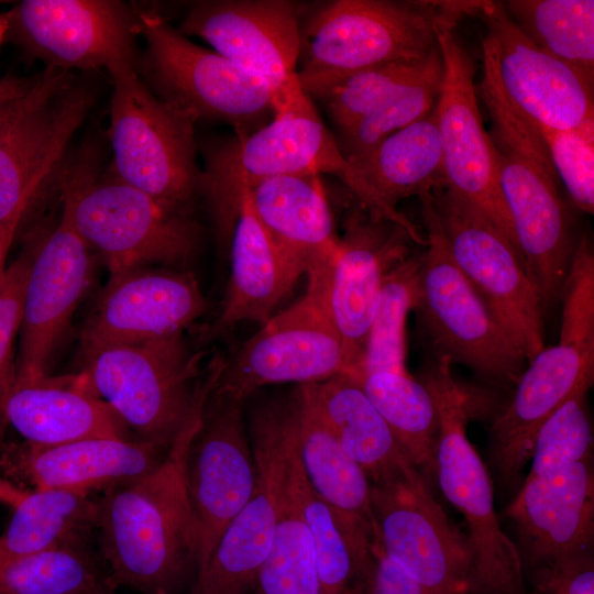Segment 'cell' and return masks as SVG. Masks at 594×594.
<instances>
[{
    "label": "cell",
    "instance_id": "cell-1",
    "mask_svg": "<svg viewBox=\"0 0 594 594\" xmlns=\"http://www.w3.org/2000/svg\"><path fill=\"white\" fill-rule=\"evenodd\" d=\"M205 381L199 399L164 460L144 475L105 492L96 531L113 587L140 594H176L197 572V538L186 485V455L204 405L216 385Z\"/></svg>",
    "mask_w": 594,
    "mask_h": 594
},
{
    "label": "cell",
    "instance_id": "cell-2",
    "mask_svg": "<svg viewBox=\"0 0 594 594\" xmlns=\"http://www.w3.org/2000/svg\"><path fill=\"white\" fill-rule=\"evenodd\" d=\"M444 358H428L418 380L438 415L436 472L442 494L463 516L472 551L469 594H528L522 561L498 520L490 473L466 433L472 397Z\"/></svg>",
    "mask_w": 594,
    "mask_h": 594
},
{
    "label": "cell",
    "instance_id": "cell-3",
    "mask_svg": "<svg viewBox=\"0 0 594 594\" xmlns=\"http://www.w3.org/2000/svg\"><path fill=\"white\" fill-rule=\"evenodd\" d=\"M444 16L431 1H332L301 23L298 81L314 99L360 70L424 59L438 47Z\"/></svg>",
    "mask_w": 594,
    "mask_h": 594
},
{
    "label": "cell",
    "instance_id": "cell-4",
    "mask_svg": "<svg viewBox=\"0 0 594 594\" xmlns=\"http://www.w3.org/2000/svg\"><path fill=\"white\" fill-rule=\"evenodd\" d=\"M90 388L136 433L170 447L189 419L205 384L201 353L183 332L118 343L82 355Z\"/></svg>",
    "mask_w": 594,
    "mask_h": 594
},
{
    "label": "cell",
    "instance_id": "cell-5",
    "mask_svg": "<svg viewBox=\"0 0 594 594\" xmlns=\"http://www.w3.org/2000/svg\"><path fill=\"white\" fill-rule=\"evenodd\" d=\"M419 200L427 250L415 310L430 356L463 364L495 384H516L524 354L455 264L430 194Z\"/></svg>",
    "mask_w": 594,
    "mask_h": 594
},
{
    "label": "cell",
    "instance_id": "cell-6",
    "mask_svg": "<svg viewBox=\"0 0 594 594\" xmlns=\"http://www.w3.org/2000/svg\"><path fill=\"white\" fill-rule=\"evenodd\" d=\"M145 50L139 74L160 98L190 116L231 125L235 138L263 127L282 106L260 76L191 42L156 12L136 11Z\"/></svg>",
    "mask_w": 594,
    "mask_h": 594
},
{
    "label": "cell",
    "instance_id": "cell-7",
    "mask_svg": "<svg viewBox=\"0 0 594 594\" xmlns=\"http://www.w3.org/2000/svg\"><path fill=\"white\" fill-rule=\"evenodd\" d=\"M62 215L107 265L110 275L143 266L183 264L195 254L199 227L185 209L162 202L116 175L86 170L67 180Z\"/></svg>",
    "mask_w": 594,
    "mask_h": 594
},
{
    "label": "cell",
    "instance_id": "cell-8",
    "mask_svg": "<svg viewBox=\"0 0 594 594\" xmlns=\"http://www.w3.org/2000/svg\"><path fill=\"white\" fill-rule=\"evenodd\" d=\"M109 75L113 174L162 202L185 209L201 186L196 121L154 94L138 68Z\"/></svg>",
    "mask_w": 594,
    "mask_h": 594
},
{
    "label": "cell",
    "instance_id": "cell-9",
    "mask_svg": "<svg viewBox=\"0 0 594 594\" xmlns=\"http://www.w3.org/2000/svg\"><path fill=\"white\" fill-rule=\"evenodd\" d=\"M320 174L340 178L354 193L350 163L298 81L268 123L208 150L200 191L218 211L242 186L277 176Z\"/></svg>",
    "mask_w": 594,
    "mask_h": 594
},
{
    "label": "cell",
    "instance_id": "cell-10",
    "mask_svg": "<svg viewBox=\"0 0 594 594\" xmlns=\"http://www.w3.org/2000/svg\"><path fill=\"white\" fill-rule=\"evenodd\" d=\"M429 194L455 264L530 361L544 348V312L520 254L482 211L448 187Z\"/></svg>",
    "mask_w": 594,
    "mask_h": 594
},
{
    "label": "cell",
    "instance_id": "cell-11",
    "mask_svg": "<svg viewBox=\"0 0 594 594\" xmlns=\"http://www.w3.org/2000/svg\"><path fill=\"white\" fill-rule=\"evenodd\" d=\"M3 21L8 37L45 68L139 69L136 10L122 1L24 0Z\"/></svg>",
    "mask_w": 594,
    "mask_h": 594
},
{
    "label": "cell",
    "instance_id": "cell-12",
    "mask_svg": "<svg viewBox=\"0 0 594 594\" xmlns=\"http://www.w3.org/2000/svg\"><path fill=\"white\" fill-rule=\"evenodd\" d=\"M376 537L387 558L427 594H469L472 551L417 470L371 484Z\"/></svg>",
    "mask_w": 594,
    "mask_h": 594
},
{
    "label": "cell",
    "instance_id": "cell-13",
    "mask_svg": "<svg viewBox=\"0 0 594 594\" xmlns=\"http://www.w3.org/2000/svg\"><path fill=\"white\" fill-rule=\"evenodd\" d=\"M95 101L72 73L45 68L0 129V222L26 212Z\"/></svg>",
    "mask_w": 594,
    "mask_h": 594
},
{
    "label": "cell",
    "instance_id": "cell-14",
    "mask_svg": "<svg viewBox=\"0 0 594 594\" xmlns=\"http://www.w3.org/2000/svg\"><path fill=\"white\" fill-rule=\"evenodd\" d=\"M453 24L443 18L436 26L443 74L435 108L446 187L482 211L518 251L498 184L496 151L476 98L475 66Z\"/></svg>",
    "mask_w": 594,
    "mask_h": 594
},
{
    "label": "cell",
    "instance_id": "cell-15",
    "mask_svg": "<svg viewBox=\"0 0 594 594\" xmlns=\"http://www.w3.org/2000/svg\"><path fill=\"white\" fill-rule=\"evenodd\" d=\"M348 373L341 338L311 287L226 360L215 391L244 402L267 384L317 383Z\"/></svg>",
    "mask_w": 594,
    "mask_h": 594
},
{
    "label": "cell",
    "instance_id": "cell-16",
    "mask_svg": "<svg viewBox=\"0 0 594 594\" xmlns=\"http://www.w3.org/2000/svg\"><path fill=\"white\" fill-rule=\"evenodd\" d=\"M242 405L213 387L187 451L186 485L196 528L197 572L256 487V463Z\"/></svg>",
    "mask_w": 594,
    "mask_h": 594
},
{
    "label": "cell",
    "instance_id": "cell-17",
    "mask_svg": "<svg viewBox=\"0 0 594 594\" xmlns=\"http://www.w3.org/2000/svg\"><path fill=\"white\" fill-rule=\"evenodd\" d=\"M470 14L486 28L487 61L512 106L537 129L575 130L594 122L593 87L535 45L503 2L474 1Z\"/></svg>",
    "mask_w": 594,
    "mask_h": 594
},
{
    "label": "cell",
    "instance_id": "cell-18",
    "mask_svg": "<svg viewBox=\"0 0 594 594\" xmlns=\"http://www.w3.org/2000/svg\"><path fill=\"white\" fill-rule=\"evenodd\" d=\"M298 413L295 389L288 397L258 405L251 414L250 441L267 458L277 507L272 549L254 594H321L314 540L293 476Z\"/></svg>",
    "mask_w": 594,
    "mask_h": 594
},
{
    "label": "cell",
    "instance_id": "cell-19",
    "mask_svg": "<svg viewBox=\"0 0 594 594\" xmlns=\"http://www.w3.org/2000/svg\"><path fill=\"white\" fill-rule=\"evenodd\" d=\"M92 275L91 250L65 216L48 234H37L23 294L16 382L47 375Z\"/></svg>",
    "mask_w": 594,
    "mask_h": 594
},
{
    "label": "cell",
    "instance_id": "cell-20",
    "mask_svg": "<svg viewBox=\"0 0 594 594\" xmlns=\"http://www.w3.org/2000/svg\"><path fill=\"white\" fill-rule=\"evenodd\" d=\"M352 220L329 263L308 275L343 345L348 373L361 371L367 337L387 272L408 252L414 240L402 226ZM415 242V241H414Z\"/></svg>",
    "mask_w": 594,
    "mask_h": 594
},
{
    "label": "cell",
    "instance_id": "cell-21",
    "mask_svg": "<svg viewBox=\"0 0 594 594\" xmlns=\"http://www.w3.org/2000/svg\"><path fill=\"white\" fill-rule=\"evenodd\" d=\"M299 18L298 7L286 0L199 1L178 31L205 40L216 53L266 80L283 105L298 82Z\"/></svg>",
    "mask_w": 594,
    "mask_h": 594
},
{
    "label": "cell",
    "instance_id": "cell-22",
    "mask_svg": "<svg viewBox=\"0 0 594 594\" xmlns=\"http://www.w3.org/2000/svg\"><path fill=\"white\" fill-rule=\"evenodd\" d=\"M207 306L191 273L143 266L111 274L81 330L82 355L183 332Z\"/></svg>",
    "mask_w": 594,
    "mask_h": 594
},
{
    "label": "cell",
    "instance_id": "cell-23",
    "mask_svg": "<svg viewBox=\"0 0 594 594\" xmlns=\"http://www.w3.org/2000/svg\"><path fill=\"white\" fill-rule=\"evenodd\" d=\"M495 151L498 184L517 248L546 316L560 300L576 245L558 191V175L532 160Z\"/></svg>",
    "mask_w": 594,
    "mask_h": 594
},
{
    "label": "cell",
    "instance_id": "cell-24",
    "mask_svg": "<svg viewBox=\"0 0 594 594\" xmlns=\"http://www.w3.org/2000/svg\"><path fill=\"white\" fill-rule=\"evenodd\" d=\"M521 372L509 402L490 430V459L503 482L525 468L535 436L546 419L579 388L592 386L594 346L558 344L543 348Z\"/></svg>",
    "mask_w": 594,
    "mask_h": 594
},
{
    "label": "cell",
    "instance_id": "cell-25",
    "mask_svg": "<svg viewBox=\"0 0 594 594\" xmlns=\"http://www.w3.org/2000/svg\"><path fill=\"white\" fill-rule=\"evenodd\" d=\"M506 514L519 538L525 572L563 554L593 550L592 459L528 475Z\"/></svg>",
    "mask_w": 594,
    "mask_h": 594
},
{
    "label": "cell",
    "instance_id": "cell-26",
    "mask_svg": "<svg viewBox=\"0 0 594 594\" xmlns=\"http://www.w3.org/2000/svg\"><path fill=\"white\" fill-rule=\"evenodd\" d=\"M170 447L130 438H89L52 446H7L0 466L33 488L89 494L108 491L156 468Z\"/></svg>",
    "mask_w": 594,
    "mask_h": 594
},
{
    "label": "cell",
    "instance_id": "cell-27",
    "mask_svg": "<svg viewBox=\"0 0 594 594\" xmlns=\"http://www.w3.org/2000/svg\"><path fill=\"white\" fill-rule=\"evenodd\" d=\"M346 160L355 179L354 194L369 209L370 218L402 226L415 242L426 244L417 227L397 211L396 205L446 186L436 108L369 151Z\"/></svg>",
    "mask_w": 594,
    "mask_h": 594
},
{
    "label": "cell",
    "instance_id": "cell-28",
    "mask_svg": "<svg viewBox=\"0 0 594 594\" xmlns=\"http://www.w3.org/2000/svg\"><path fill=\"white\" fill-rule=\"evenodd\" d=\"M231 235V277L219 317L206 338L229 332L241 321L264 324L301 274L283 256L256 218L244 187L218 213ZM228 227V228H229Z\"/></svg>",
    "mask_w": 594,
    "mask_h": 594
},
{
    "label": "cell",
    "instance_id": "cell-29",
    "mask_svg": "<svg viewBox=\"0 0 594 594\" xmlns=\"http://www.w3.org/2000/svg\"><path fill=\"white\" fill-rule=\"evenodd\" d=\"M242 187L265 231L301 275L329 263L339 239L320 176H277Z\"/></svg>",
    "mask_w": 594,
    "mask_h": 594
},
{
    "label": "cell",
    "instance_id": "cell-30",
    "mask_svg": "<svg viewBox=\"0 0 594 594\" xmlns=\"http://www.w3.org/2000/svg\"><path fill=\"white\" fill-rule=\"evenodd\" d=\"M7 419L25 442L59 444L89 438H129L127 426L84 375L15 382Z\"/></svg>",
    "mask_w": 594,
    "mask_h": 594
},
{
    "label": "cell",
    "instance_id": "cell-31",
    "mask_svg": "<svg viewBox=\"0 0 594 594\" xmlns=\"http://www.w3.org/2000/svg\"><path fill=\"white\" fill-rule=\"evenodd\" d=\"M346 454L371 484L393 481L416 469L358 382L343 373L300 385Z\"/></svg>",
    "mask_w": 594,
    "mask_h": 594
},
{
    "label": "cell",
    "instance_id": "cell-32",
    "mask_svg": "<svg viewBox=\"0 0 594 594\" xmlns=\"http://www.w3.org/2000/svg\"><path fill=\"white\" fill-rule=\"evenodd\" d=\"M257 470L255 491L222 532L191 594H253L271 552L277 518L271 468L263 450L252 443Z\"/></svg>",
    "mask_w": 594,
    "mask_h": 594
},
{
    "label": "cell",
    "instance_id": "cell-33",
    "mask_svg": "<svg viewBox=\"0 0 594 594\" xmlns=\"http://www.w3.org/2000/svg\"><path fill=\"white\" fill-rule=\"evenodd\" d=\"M297 388L298 450L305 475L346 528L371 547L376 535L371 509V482L363 469L343 450L301 386Z\"/></svg>",
    "mask_w": 594,
    "mask_h": 594
},
{
    "label": "cell",
    "instance_id": "cell-34",
    "mask_svg": "<svg viewBox=\"0 0 594 594\" xmlns=\"http://www.w3.org/2000/svg\"><path fill=\"white\" fill-rule=\"evenodd\" d=\"M12 509L11 519L0 535V562L87 542L96 529L98 502L89 494L33 488Z\"/></svg>",
    "mask_w": 594,
    "mask_h": 594
},
{
    "label": "cell",
    "instance_id": "cell-35",
    "mask_svg": "<svg viewBox=\"0 0 594 594\" xmlns=\"http://www.w3.org/2000/svg\"><path fill=\"white\" fill-rule=\"evenodd\" d=\"M351 376L429 482L436 472L439 421L427 387L408 373L380 371Z\"/></svg>",
    "mask_w": 594,
    "mask_h": 594
},
{
    "label": "cell",
    "instance_id": "cell-36",
    "mask_svg": "<svg viewBox=\"0 0 594 594\" xmlns=\"http://www.w3.org/2000/svg\"><path fill=\"white\" fill-rule=\"evenodd\" d=\"M503 4L535 45L594 87L593 0H508Z\"/></svg>",
    "mask_w": 594,
    "mask_h": 594
},
{
    "label": "cell",
    "instance_id": "cell-37",
    "mask_svg": "<svg viewBox=\"0 0 594 594\" xmlns=\"http://www.w3.org/2000/svg\"><path fill=\"white\" fill-rule=\"evenodd\" d=\"M422 258L424 252L408 254L385 275L364 361L361 371L353 375L380 371L407 373L406 321L418 301Z\"/></svg>",
    "mask_w": 594,
    "mask_h": 594
},
{
    "label": "cell",
    "instance_id": "cell-38",
    "mask_svg": "<svg viewBox=\"0 0 594 594\" xmlns=\"http://www.w3.org/2000/svg\"><path fill=\"white\" fill-rule=\"evenodd\" d=\"M107 579L87 542L0 562V594H75Z\"/></svg>",
    "mask_w": 594,
    "mask_h": 594
},
{
    "label": "cell",
    "instance_id": "cell-39",
    "mask_svg": "<svg viewBox=\"0 0 594 594\" xmlns=\"http://www.w3.org/2000/svg\"><path fill=\"white\" fill-rule=\"evenodd\" d=\"M441 61L439 47L420 61L392 62L354 73L315 98L342 133Z\"/></svg>",
    "mask_w": 594,
    "mask_h": 594
},
{
    "label": "cell",
    "instance_id": "cell-40",
    "mask_svg": "<svg viewBox=\"0 0 594 594\" xmlns=\"http://www.w3.org/2000/svg\"><path fill=\"white\" fill-rule=\"evenodd\" d=\"M443 74V62L435 64L420 78L403 87L393 97L340 133L338 141L348 158L374 147L388 135L426 117L435 107Z\"/></svg>",
    "mask_w": 594,
    "mask_h": 594
},
{
    "label": "cell",
    "instance_id": "cell-41",
    "mask_svg": "<svg viewBox=\"0 0 594 594\" xmlns=\"http://www.w3.org/2000/svg\"><path fill=\"white\" fill-rule=\"evenodd\" d=\"M591 386L579 388L538 429L529 476L592 459L593 429L587 406Z\"/></svg>",
    "mask_w": 594,
    "mask_h": 594
},
{
    "label": "cell",
    "instance_id": "cell-42",
    "mask_svg": "<svg viewBox=\"0 0 594 594\" xmlns=\"http://www.w3.org/2000/svg\"><path fill=\"white\" fill-rule=\"evenodd\" d=\"M36 241L37 234L31 238L0 279V455L7 447V403L16 382L14 342L20 330L24 287Z\"/></svg>",
    "mask_w": 594,
    "mask_h": 594
},
{
    "label": "cell",
    "instance_id": "cell-43",
    "mask_svg": "<svg viewBox=\"0 0 594 594\" xmlns=\"http://www.w3.org/2000/svg\"><path fill=\"white\" fill-rule=\"evenodd\" d=\"M574 205L594 212V122L575 130L538 129Z\"/></svg>",
    "mask_w": 594,
    "mask_h": 594
},
{
    "label": "cell",
    "instance_id": "cell-44",
    "mask_svg": "<svg viewBox=\"0 0 594 594\" xmlns=\"http://www.w3.org/2000/svg\"><path fill=\"white\" fill-rule=\"evenodd\" d=\"M560 300L559 342L594 346V253L587 237L575 245Z\"/></svg>",
    "mask_w": 594,
    "mask_h": 594
},
{
    "label": "cell",
    "instance_id": "cell-45",
    "mask_svg": "<svg viewBox=\"0 0 594 594\" xmlns=\"http://www.w3.org/2000/svg\"><path fill=\"white\" fill-rule=\"evenodd\" d=\"M529 579L528 594H594L593 550L571 552L536 565L529 570Z\"/></svg>",
    "mask_w": 594,
    "mask_h": 594
},
{
    "label": "cell",
    "instance_id": "cell-46",
    "mask_svg": "<svg viewBox=\"0 0 594 594\" xmlns=\"http://www.w3.org/2000/svg\"><path fill=\"white\" fill-rule=\"evenodd\" d=\"M361 594H427L384 553L375 535Z\"/></svg>",
    "mask_w": 594,
    "mask_h": 594
},
{
    "label": "cell",
    "instance_id": "cell-47",
    "mask_svg": "<svg viewBox=\"0 0 594 594\" xmlns=\"http://www.w3.org/2000/svg\"><path fill=\"white\" fill-rule=\"evenodd\" d=\"M35 79L36 76L26 78L12 75L0 78V107L25 95L35 82Z\"/></svg>",
    "mask_w": 594,
    "mask_h": 594
},
{
    "label": "cell",
    "instance_id": "cell-48",
    "mask_svg": "<svg viewBox=\"0 0 594 594\" xmlns=\"http://www.w3.org/2000/svg\"><path fill=\"white\" fill-rule=\"evenodd\" d=\"M24 215L25 212L0 222V279L7 268L4 267L6 258Z\"/></svg>",
    "mask_w": 594,
    "mask_h": 594
},
{
    "label": "cell",
    "instance_id": "cell-49",
    "mask_svg": "<svg viewBox=\"0 0 594 594\" xmlns=\"http://www.w3.org/2000/svg\"><path fill=\"white\" fill-rule=\"evenodd\" d=\"M23 490L11 481L0 479V503L14 507L26 494Z\"/></svg>",
    "mask_w": 594,
    "mask_h": 594
},
{
    "label": "cell",
    "instance_id": "cell-50",
    "mask_svg": "<svg viewBox=\"0 0 594 594\" xmlns=\"http://www.w3.org/2000/svg\"><path fill=\"white\" fill-rule=\"evenodd\" d=\"M29 92V91H28ZM26 92V94H28ZM25 95L11 100L0 107V129L9 121V119L20 109L22 106Z\"/></svg>",
    "mask_w": 594,
    "mask_h": 594
},
{
    "label": "cell",
    "instance_id": "cell-51",
    "mask_svg": "<svg viewBox=\"0 0 594 594\" xmlns=\"http://www.w3.org/2000/svg\"><path fill=\"white\" fill-rule=\"evenodd\" d=\"M75 594H118L117 588L112 586V584L109 582V580H105L103 582L88 588L85 591H81L79 593Z\"/></svg>",
    "mask_w": 594,
    "mask_h": 594
}]
</instances>
